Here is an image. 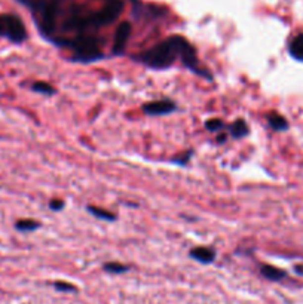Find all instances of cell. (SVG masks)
Segmentation results:
<instances>
[{"mask_svg":"<svg viewBox=\"0 0 303 304\" xmlns=\"http://www.w3.org/2000/svg\"><path fill=\"white\" fill-rule=\"evenodd\" d=\"M134 59L153 70L169 68L177 59H180L183 65L195 74L212 80V76L205 68H201L195 47L183 36H169L152 46L150 49L134 55Z\"/></svg>","mask_w":303,"mask_h":304,"instance_id":"cell-1","label":"cell"},{"mask_svg":"<svg viewBox=\"0 0 303 304\" xmlns=\"http://www.w3.org/2000/svg\"><path fill=\"white\" fill-rule=\"evenodd\" d=\"M73 50L71 61L76 62H94L104 58V53L100 50V42L94 34L76 36L73 40L64 43Z\"/></svg>","mask_w":303,"mask_h":304,"instance_id":"cell-2","label":"cell"},{"mask_svg":"<svg viewBox=\"0 0 303 304\" xmlns=\"http://www.w3.org/2000/svg\"><path fill=\"white\" fill-rule=\"evenodd\" d=\"M0 37L12 43H22L27 40V28L22 19L13 13H0Z\"/></svg>","mask_w":303,"mask_h":304,"instance_id":"cell-3","label":"cell"},{"mask_svg":"<svg viewBox=\"0 0 303 304\" xmlns=\"http://www.w3.org/2000/svg\"><path fill=\"white\" fill-rule=\"evenodd\" d=\"M132 33V25L128 21H122L114 31V39H113V46L111 52L113 55H122L125 52V47L128 44V40Z\"/></svg>","mask_w":303,"mask_h":304,"instance_id":"cell-4","label":"cell"},{"mask_svg":"<svg viewBox=\"0 0 303 304\" xmlns=\"http://www.w3.org/2000/svg\"><path fill=\"white\" fill-rule=\"evenodd\" d=\"M177 110V104L171 99H157L150 101L143 105V113L147 116H165Z\"/></svg>","mask_w":303,"mask_h":304,"instance_id":"cell-5","label":"cell"},{"mask_svg":"<svg viewBox=\"0 0 303 304\" xmlns=\"http://www.w3.org/2000/svg\"><path fill=\"white\" fill-rule=\"evenodd\" d=\"M190 258H193L195 261L201 262V264H211L215 261L217 252L209 248V246H196L189 252Z\"/></svg>","mask_w":303,"mask_h":304,"instance_id":"cell-6","label":"cell"},{"mask_svg":"<svg viewBox=\"0 0 303 304\" xmlns=\"http://www.w3.org/2000/svg\"><path fill=\"white\" fill-rule=\"evenodd\" d=\"M288 52L294 59L303 62V33H299L291 39L288 44Z\"/></svg>","mask_w":303,"mask_h":304,"instance_id":"cell-7","label":"cell"},{"mask_svg":"<svg viewBox=\"0 0 303 304\" xmlns=\"http://www.w3.org/2000/svg\"><path fill=\"white\" fill-rule=\"evenodd\" d=\"M227 128H229L227 130H229L230 136L235 138V139H241V138H244V136L248 135V125H247V122L242 120V119L235 120V122L230 123Z\"/></svg>","mask_w":303,"mask_h":304,"instance_id":"cell-8","label":"cell"},{"mask_svg":"<svg viewBox=\"0 0 303 304\" xmlns=\"http://www.w3.org/2000/svg\"><path fill=\"white\" fill-rule=\"evenodd\" d=\"M260 273H261L263 277H266L272 282H279L287 276L284 270H281L278 267H273V265H269V264H263L260 267Z\"/></svg>","mask_w":303,"mask_h":304,"instance_id":"cell-9","label":"cell"},{"mask_svg":"<svg viewBox=\"0 0 303 304\" xmlns=\"http://www.w3.org/2000/svg\"><path fill=\"white\" fill-rule=\"evenodd\" d=\"M267 122H269V125L272 126V129H273V130H278V132L287 130V128H288V122L285 120V117L281 116V114H278V113H270V114L267 116Z\"/></svg>","mask_w":303,"mask_h":304,"instance_id":"cell-10","label":"cell"},{"mask_svg":"<svg viewBox=\"0 0 303 304\" xmlns=\"http://www.w3.org/2000/svg\"><path fill=\"white\" fill-rule=\"evenodd\" d=\"M88 212L91 215H94L95 218L98 219H104V221H116V215L107 209H102V208H98V206H92V205H88L86 206Z\"/></svg>","mask_w":303,"mask_h":304,"instance_id":"cell-11","label":"cell"},{"mask_svg":"<svg viewBox=\"0 0 303 304\" xmlns=\"http://www.w3.org/2000/svg\"><path fill=\"white\" fill-rule=\"evenodd\" d=\"M31 89H33L34 92H37V93L48 95V96H52V95L56 93V89H55L52 85H49L48 82H34L33 86H31Z\"/></svg>","mask_w":303,"mask_h":304,"instance_id":"cell-12","label":"cell"},{"mask_svg":"<svg viewBox=\"0 0 303 304\" xmlns=\"http://www.w3.org/2000/svg\"><path fill=\"white\" fill-rule=\"evenodd\" d=\"M40 227H42V224L36 219H19L15 224V228L19 231H34Z\"/></svg>","mask_w":303,"mask_h":304,"instance_id":"cell-13","label":"cell"},{"mask_svg":"<svg viewBox=\"0 0 303 304\" xmlns=\"http://www.w3.org/2000/svg\"><path fill=\"white\" fill-rule=\"evenodd\" d=\"M102 268H104L107 273H111V274H122V273H126V271H128V265L120 264V262H114V261L105 262V264L102 265Z\"/></svg>","mask_w":303,"mask_h":304,"instance_id":"cell-14","label":"cell"},{"mask_svg":"<svg viewBox=\"0 0 303 304\" xmlns=\"http://www.w3.org/2000/svg\"><path fill=\"white\" fill-rule=\"evenodd\" d=\"M226 128V125L223 123L221 119H209L205 122V129L211 130V132H221Z\"/></svg>","mask_w":303,"mask_h":304,"instance_id":"cell-15","label":"cell"},{"mask_svg":"<svg viewBox=\"0 0 303 304\" xmlns=\"http://www.w3.org/2000/svg\"><path fill=\"white\" fill-rule=\"evenodd\" d=\"M53 288H55L56 291H61V292H76V291H77V288H76L73 283H70V282H62V280L55 282V283H53Z\"/></svg>","mask_w":303,"mask_h":304,"instance_id":"cell-16","label":"cell"},{"mask_svg":"<svg viewBox=\"0 0 303 304\" xmlns=\"http://www.w3.org/2000/svg\"><path fill=\"white\" fill-rule=\"evenodd\" d=\"M192 156H193V150H189V151H184L183 156L172 159V162L177 163V165H180V166H186V165L189 163V160L192 159Z\"/></svg>","mask_w":303,"mask_h":304,"instance_id":"cell-17","label":"cell"},{"mask_svg":"<svg viewBox=\"0 0 303 304\" xmlns=\"http://www.w3.org/2000/svg\"><path fill=\"white\" fill-rule=\"evenodd\" d=\"M64 206H65V203H64V200H61V199H52V200L49 202V208H50L53 212L62 211Z\"/></svg>","mask_w":303,"mask_h":304,"instance_id":"cell-18","label":"cell"},{"mask_svg":"<svg viewBox=\"0 0 303 304\" xmlns=\"http://www.w3.org/2000/svg\"><path fill=\"white\" fill-rule=\"evenodd\" d=\"M226 138H227V135L221 132V133H218V136H217V141H218V142L221 144V142H224V141H226Z\"/></svg>","mask_w":303,"mask_h":304,"instance_id":"cell-19","label":"cell"}]
</instances>
